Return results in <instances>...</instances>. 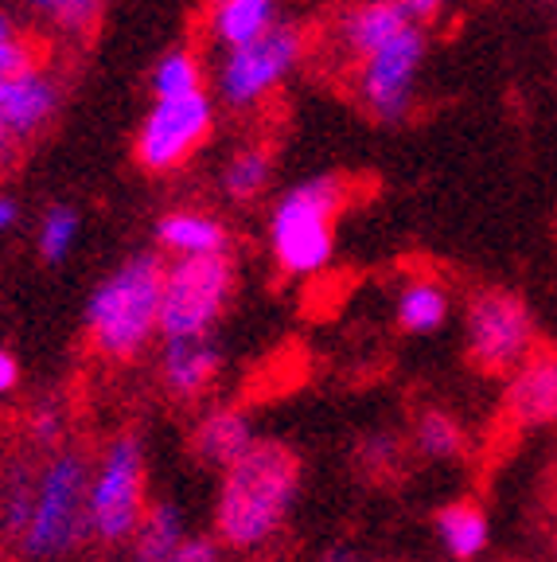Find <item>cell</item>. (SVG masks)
I'll return each mask as SVG.
<instances>
[{
    "instance_id": "cell-29",
    "label": "cell",
    "mask_w": 557,
    "mask_h": 562,
    "mask_svg": "<svg viewBox=\"0 0 557 562\" xmlns=\"http://www.w3.org/2000/svg\"><path fill=\"white\" fill-rule=\"evenodd\" d=\"M16 386H20V363H16V356L0 344V398L12 395Z\"/></svg>"
},
{
    "instance_id": "cell-34",
    "label": "cell",
    "mask_w": 557,
    "mask_h": 562,
    "mask_svg": "<svg viewBox=\"0 0 557 562\" xmlns=\"http://www.w3.org/2000/svg\"><path fill=\"white\" fill-rule=\"evenodd\" d=\"M549 559L557 562V524H554V531H549Z\"/></svg>"
},
{
    "instance_id": "cell-23",
    "label": "cell",
    "mask_w": 557,
    "mask_h": 562,
    "mask_svg": "<svg viewBox=\"0 0 557 562\" xmlns=\"http://www.w3.org/2000/svg\"><path fill=\"white\" fill-rule=\"evenodd\" d=\"M82 238V215L70 203H52L35 223V246L44 262H67Z\"/></svg>"
},
{
    "instance_id": "cell-25",
    "label": "cell",
    "mask_w": 557,
    "mask_h": 562,
    "mask_svg": "<svg viewBox=\"0 0 557 562\" xmlns=\"http://www.w3.org/2000/svg\"><path fill=\"white\" fill-rule=\"evenodd\" d=\"M413 441L425 457L433 461H453L468 449V438H464V426L453 418L448 411H425L418 418V430H413Z\"/></svg>"
},
{
    "instance_id": "cell-24",
    "label": "cell",
    "mask_w": 557,
    "mask_h": 562,
    "mask_svg": "<svg viewBox=\"0 0 557 562\" xmlns=\"http://www.w3.org/2000/svg\"><path fill=\"white\" fill-rule=\"evenodd\" d=\"M24 4L39 24L52 27L55 35H70V40L94 32L105 9V0H24Z\"/></svg>"
},
{
    "instance_id": "cell-27",
    "label": "cell",
    "mask_w": 557,
    "mask_h": 562,
    "mask_svg": "<svg viewBox=\"0 0 557 562\" xmlns=\"http://www.w3.org/2000/svg\"><path fill=\"white\" fill-rule=\"evenodd\" d=\"M35 59H39V47H35V40L27 32L16 35V40H4V44H0V79L12 75V70L27 67V63H35Z\"/></svg>"
},
{
    "instance_id": "cell-20",
    "label": "cell",
    "mask_w": 557,
    "mask_h": 562,
    "mask_svg": "<svg viewBox=\"0 0 557 562\" xmlns=\"http://www.w3.org/2000/svg\"><path fill=\"white\" fill-rule=\"evenodd\" d=\"M436 527V539L456 562H471L479 554L488 551V539H491V527H488V512L479 508L476 501H453L444 504L433 519Z\"/></svg>"
},
{
    "instance_id": "cell-3",
    "label": "cell",
    "mask_w": 557,
    "mask_h": 562,
    "mask_svg": "<svg viewBox=\"0 0 557 562\" xmlns=\"http://www.w3.org/2000/svg\"><path fill=\"white\" fill-rule=\"evenodd\" d=\"M348 180L336 172L288 184L270 207V255L285 278H320L336 258V220L348 207Z\"/></svg>"
},
{
    "instance_id": "cell-7",
    "label": "cell",
    "mask_w": 557,
    "mask_h": 562,
    "mask_svg": "<svg viewBox=\"0 0 557 562\" xmlns=\"http://www.w3.org/2000/svg\"><path fill=\"white\" fill-rule=\"evenodd\" d=\"M238 290L230 255H192L164 262L160 290V336H211Z\"/></svg>"
},
{
    "instance_id": "cell-10",
    "label": "cell",
    "mask_w": 557,
    "mask_h": 562,
    "mask_svg": "<svg viewBox=\"0 0 557 562\" xmlns=\"http://www.w3.org/2000/svg\"><path fill=\"white\" fill-rule=\"evenodd\" d=\"M215 130V94L195 90L180 98H152L140 130L133 137V153L145 172H175L207 145Z\"/></svg>"
},
{
    "instance_id": "cell-6",
    "label": "cell",
    "mask_w": 557,
    "mask_h": 562,
    "mask_svg": "<svg viewBox=\"0 0 557 562\" xmlns=\"http://www.w3.org/2000/svg\"><path fill=\"white\" fill-rule=\"evenodd\" d=\"M429 59V32L425 24H410L394 32L386 44L366 52L363 59L351 63V94L363 105L366 117L378 125H401L413 114Z\"/></svg>"
},
{
    "instance_id": "cell-12",
    "label": "cell",
    "mask_w": 557,
    "mask_h": 562,
    "mask_svg": "<svg viewBox=\"0 0 557 562\" xmlns=\"http://www.w3.org/2000/svg\"><path fill=\"white\" fill-rule=\"evenodd\" d=\"M519 426H554L557 422V351H531L511 371L503 398Z\"/></svg>"
},
{
    "instance_id": "cell-33",
    "label": "cell",
    "mask_w": 557,
    "mask_h": 562,
    "mask_svg": "<svg viewBox=\"0 0 557 562\" xmlns=\"http://www.w3.org/2000/svg\"><path fill=\"white\" fill-rule=\"evenodd\" d=\"M320 562H355V554L343 551V547H331L328 554H320Z\"/></svg>"
},
{
    "instance_id": "cell-5",
    "label": "cell",
    "mask_w": 557,
    "mask_h": 562,
    "mask_svg": "<svg viewBox=\"0 0 557 562\" xmlns=\"http://www.w3.org/2000/svg\"><path fill=\"white\" fill-rule=\"evenodd\" d=\"M308 55V32L296 20H277L265 35L218 52L211 70V94L230 114H250L265 105L288 79H293Z\"/></svg>"
},
{
    "instance_id": "cell-17",
    "label": "cell",
    "mask_w": 557,
    "mask_h": 562,
    "mask_svg": "<svg viewBox=\"0 0 557 562\" xmlns=\"http://www.w3.org/2000/svg\"><path fill=\"white\" fill-rule=\"evenodd\" d=\"M453 316V293L433 273H413L394 293V321L406 336H433Z\"/></svg>"
},
{
    "instance_id": "cell-30",
    "label": "cell",
    "mask_w": 557,
    "mask_h": 562,
    "mask_svg": "<svg viewBox=\"0 0 557 562\" xmlns=\"http://www.w3.org/2000/svg\"><path fill=\"white\" fill-rule=\"evenodd\" d=\"M398 4L410 12L418 24H429V20H436L444 9H448V0H398Z\"/></svg>"
},
{
    "instance_id": "cell-9",
    "label": "cell",
    "mask_w": 557,
    "mask_h": 562,
    "mask_svg": "<svg viewBox=\"0 0 557 562\" xmlns=\"http://www.w3.org/2000/svg\"><path fill=\"white\" fill-rule=\"evenodd\" d=\"M534 340H538V328L519 293L479 290L468 301L464 344L479 375H511L534 351Z\"/></svg>"
},
{
    "instance_id": "cell-19",
    "label": "cell",
    "mask_w": 557,
    "mask_h": 562,
    "mask_svg": "<svg viewBox=\"0 0 557 562\" xmlns=\"http://www.w3.org/2000/svg\"><path fill=\"white\" fill-rule=\"evenodd\" d=\"M273 188V153L258 140H246L238 149L227 153L223 168H218V192L223 200L246 207V203H258Z\"/></svg>"
},
{
    "instance_id": "cell-15",
    "label": "cell",
    "mask_w": 557,
    "mask_h": 562,
    "mask_svg": "<svg viewBox=\"0 0 557 562\" xmlns=\"http://www.w3.org/2000/svg\"><path fill=\"white\" fill-rule=\"evenodd\" d=\"M277 20H285L281 0H207V12H203V27L215 52L250 44L270 32Z\"/></svg>"
},
{
    "instance_id": "cell-14",
    "label": "cell",
    "mask_w": 557,
    "mask_h": 562,
    "mask_svg": "<svg viewBox=\"0 0 557 562\" xmlns=\"http://www.w3.org/2000/svg\"><path fill=\"white\" fill-rule=\"evenodd\" d=\"M413 16L401 9L398 0H351L348 9L340 12V20H336V35L331 40H336L340 59L351 67L366 52H375L378 44H386L394 32H401Z\"/></svg>"
},
{
    "instance_id": "cell-2",
    "label": "cell",
    "mask_w": 557,
    "mask_h": 562,
    "mask_svg": "<svg viewBox=\"0 0 557 562\" xmlns=\"http://www.w3.org/2000/svg\"><path fill=\"white\" fill-rule=\"evenodd\" d=\"M300 492V457L273 438H253V446L223 469L215 501V539L235 551L262 547L281 531Z\"/></svg>"
},
{
    "instance_id": "cell-31",
    "label": "cell",
    "mask_w": 557,
    "mask_h": 562,
    "mask_svg": "<svg viewBox=\"0 0 557 562\" xmlns=\"http://www.w3.org/2000/svg\"><path fill=\"white\" fill-rule=\"evenodd\" d=\"M16 223H20V203L12 200V195L0 192V235L16 231Z\"/></svg>"
},
{
    "instance_id": "cell-8",
    "label": "cell",
    "mask_w": 557,
    "mask_h": 562,
    "mask_svg": "<svg viewBox=\"0 0 557 562\" xmlns=\"http://www.w3.org/2000/svg\"><path fill=\"white\" fill-rule=\"evenodd\" d=\"M145 508H148L145 449H140L137 434H117L105 446L102 461L90 469V492H87L90 539H98L105 547L129 543Z\"/></svg>"
},
{
    "instance_id": "cell-22",
    "label": "cell",
    "mask_w": 557,
    "mask_h": 562,
    "mask_svg": "<svg viewBox=\"0 0 557 562\" xmlns=\"http://www.w3.org/2000/svg\"><path fill=\"white\" fill-rule=\"evenodd\" d=\"M148 90H152V98H180V94H195V90H207V67H203L200 52H192V47H168L152 63Z\"/></svg>"
},
{
    "instance_id": "cell-1",
    "label": "cell",
    "mask_w": 557,
    "mask_h": 562,
    "mask_svg": "<svg viewBox=\"0 0 557 562\" xmlns=\"http://www.w3.org/2000/svg\"><path fill=\"white\" fill-rule=\"evenodd\" d=\"M90 469L87 453L62 441L9 465L0 481V531L24 562H59L90 539Z\"/></svg>"
},
{
    "instance_id": "cell-4",
    "label": "cell",
    "mask_w": 557,
    "mask_h": 562,
    "mask_svg": "<svg viewBox=\"0 0 557 562\" xmlns=\"http://www.w3.org/2000/svg\"><path fill=\"white\" fill-rule=\"evenodd\" d=\"M160 290L164 262L157 255H133L110 278L98 281L87 301V344L110 363L137 360L160 336Z\"/></svg>"
},
{
    "instance_id": "cell-32",
    "label": "cell",
    "mask_w": 557,
    "mask_h": 562,
    "mask_svg": "<svg viewBox=\"0 0 557 562\" xmlns=\"http://www.w3.org/2000/svg\"><path fill=\"white\" fill-rule=\"evenodd\" d=\"M16 35H24V27H20V20L0 4V44H4V40H16Z\"/></svg>"
},
{
    "instance_id": "cell-18",
    "label": "cell",
    "mask_w": 557,
    "mask_h": 562,
    "mask_svg": "<svg viewBox=\"0 0 557 562\" xmlns=\"http://www.w3.org/2000/svg\"><path fill=\"white\" fill-rule=\"evenodd\" d=\"M253 446V422L238 406H218L195 426L192 434V453L200 457L207 469H227L238 457Z\"/></svg>"
},
{
    "instance_id": "cell-13",
    "label": "cell",
    "mask_w": 557,
    "mask_h": 562,
    "mask_svg": "<svg viewBox=\"0 0 557 562\" xmlns=\"http://www.w3.org/2000/svg\"><path fill=\"white\" fill-rule=\"evenodd\" d=\"M218 371H223V351L211 336H172V340H164L160 379H164L168 395H175L180 403H192L203 391H211Z\"/></svg>"
},
{
    "instance_id": "cell-28",
    "label": "cell",
    "mask_w": 557,
    "mask_h": 562,
    "mask_svg": "<svg viewBox=\"0 0 557 562\" xmlns=\"http://www.w3.org/2000/svg\"><path fill=\"white\" fill-rule=\"evenodd\" d=\"M164 562H223L218 554V543L215 539H203V536H183V543L168 554Z\"/></svg>"
},
{
    "instance_id": "cell-16",
    "label": "cell",
    "mask_w": 557,
    "mask_h": 562,
    "mask_svg": "<svg viewBox=\"0 0 557 562\" xmlns=\"http://www.w3.org/2000/svg\"><path fill=\"white\" fill-rule=\"evenodd\" d=\"M157 243L164 255H230V227L200 207H175L157 220Z\"/></svg>"
},
{
    "instance_id": "cell-21",
    "label": "cell",
    "mask_w": 557,
    "mask_h": 562,
    "mask_svg": "<svg viewBox=\"0 0 557 562\" xmlns=\"http://www.w3.org/2000/svg\"><path fill=\"white\" fill-rule=\"evenodd\" d=\"M183 516L172 501L148 504L137 531L129 536V562H164L183 543Z\"/></svg>"
},
{
    "instance_id": "cell-26",
    "label": "cell",
    "mask_w": 557,
    "mask_h": 562,
    "mask_svg": "<svg viewBox=\"0 0 557 562\" xmlns=\"http://www.w3.org/2000/svg\"><path fill=\"white\" fill-rule=\"evenodd\" d=\"M359 465H363L366 476H375V481L398 473L401 469L398 438H390V434H375V438H366L363 446H359Z\"/></svg>"
},
{
    "instance_id": "cell-11",
    "label": "cell",
    "mask_w": 557,
    "mask_h": 562,
    "mask_svg": "<svg viewBox=\"0 0 557 562\" xmlns=\"http://www.w3.org/2000/svg\"><path fill=\"white\" fill-rule=\"evenodd\" d=\"M62 87L44 59L27 63L0 79V157H12L55 122Z\"/></svg>"
}]
</instances>
